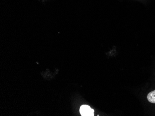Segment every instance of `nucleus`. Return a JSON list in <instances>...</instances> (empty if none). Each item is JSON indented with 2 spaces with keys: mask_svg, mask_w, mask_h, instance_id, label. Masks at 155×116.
Instances as JSON below:
<instances>
[{
  "mask_svg": "<svg viewBox=\"0 0 155 116\" xmlns=\"http://www.w3.org/2000/svg\"><path fill=\"white\" fill-rule=\"evenodd\" d=\"M80 114L83 116H94V109H91L89 106L88 105H83L81 106L79 110Z\"/></svg>",
  "mask_w": 155,
  "mask_h": 116,
  "instance_id": "f257e3e1",
  "label": "nucleus"
},
{
  "mask_svg": "<svg viewBox=\"0 0 155 116\" xmlns=\"http://www.w3.org/2000/svg\"><path fill=\"white\" fill-rule=\"evenodd\" d=\"M147 99L149 102L155 103V90L150 92L147 95Z\"/></svg>",
  "mask_w": 155,
  "mask_h": 116,
  "instance_id": "f03ea898",
  "label": "nucleus"
},
{
  "mask_svg": "<svg viewBox=\"0 0 155 116\" xmlns=\"http://www.w3.org/2000/svg\"><path fill=\"white\" fill-rule=\"evenodd\" d=\"M43 2H45V1H48V0H41Z\"/></svg>",
  "mask_w": 155,
  "mask_h": 116,
  "instance_id": "7ed1b4c3",
  "label": "nucleus"
}]
</instances>
